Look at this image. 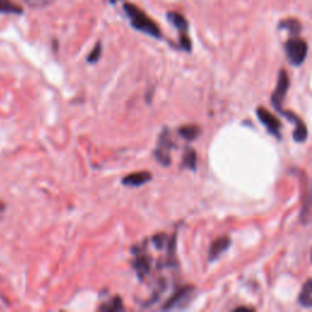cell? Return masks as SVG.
Returning a JSON list of instances; mask_svg holds the SVG:
<instances>
[{"label":"cell","mask_w":312,"mask_h":312,"mask_svg":"<svg viewBox=\"0 0 312 312\" xmlns=\"http://www.w3.org/2000/svg\"><path fill=\"white\" fill-rule=\"evenodd\" d=\"M289 84H290V81H289L288 73H286V71L282 70L279 72V77H278L276 90H274L273 94L271 96L272 104L274 105V107H276L278 111H282V103L284 100L286 92L289 89Z\"/></svg>","instance_id":"6"},{"label":"cell","mask_w":312,"mask_h":312,"mask_svg":"<svg viewBox=\"0 0 312 312\" xmlns=\"http://www.w3.org/2000/svg\"><path fill=\"white\" fill-rule=\"evenodd\" d=\"M167 20H169L178 31H181V32L186 33L187 30H188V21H187L186 18H184L183 15H181V14L169 13L167 14Z\"/></svg>","instance_id":"12"},{"label":"cell","mask_w":312,"mask_h":312,"mask_svg":"<svg viewBox=\"0 0 312 312\" xmlns=\"http://www.w3.org/2000/svg\"><path fill=\"white\" fill-rule=\"evenodd\" d=\"M174 146L171 135H170L169 129L165 128L160 134L158 140V146H156L154 155L159 164L163 166H169L171 164V150Z\"/></svg>","instance_id":"3"},{"label":"cell","mask_w":312,"mask_h":312,"mask_svg":"<svg viewBox=\"0 0 312 312\" xmlns=\"http://www.w3.org/2000/svg\"><path fill=\"white\" fill-rule=\"evenodd\" d=\"M201 129L198 126H194V124H191V126H183L180 128V134L182 135L184 139L187 140H194L199 137Z\"/></svg>","instance_id":"15"},{"label":"cell","mask_w":312,"mask_h":312,"mask_svg":"<svg viewBox=\"0 0 312 312\" xmlns=\"http://www.w3.org/2000/svg\"><path fill=\"white\" fill-rule=\"evenodd\" d=\"M54 0H26V3L32 8H44L52 4Z\"/></svg>","instance_id":"20"},{"label":"cell","mask_w":312,"mask_h":312,"mask_svg":"<svg viewBox=\"0 0 312 312\" xmlns=\"http://www.w3.org/2000/svg\"><path fill=\"white\" fill-rule=\"evenodd\" d=\"M24 9L11 0H0V14H13V15H21Z\"/></svg>","instance_id":"13"},{"label":"cell","mask_w":312,"mask_h":312,"mask_svg":"<svg viewBox=\"0 0 312 312\" xmlns=\"http://www.w3.org/2000/svg\"><path fill=\"white\" fill-rule=\"evenodd\" d=\"M299 302L303 307H312V279H308L303 284L299 295Z\"/></svg>","instance_id":"11"},{"label":"cell","mask_w":312,"mask_h":312,"mask_svg":"<svg viewBox=\"0 0 312 312\" xmlns=\"http://www.w3.org/2000/svg\"><path fill=\"white\" fill-rule=\"evenodd\" d=\"M311 261H312V254H311Z\"/></svg>","instance_id":"22"},{"label":"cell","mask_w":312,"mask_h":312,"mask_svg":"<svg viewBox=\"0 0 312 312\" xmlns=\"http://www.w3.org/2000/svg\"><path fill=\"white\" fill-rule=\"evenodd\" d=\"M99 310L106 311V312H118V311H123L124 306H123V302H122L121 297L116 296V297H113V299L109 300L107 302H104L103 305L99 307Z\"/></svg>","instance_id":"14"},{"label":"cell","mask_w":312,"mask_h":312,"mask_svg":"<svg viewBox=\"0 0 312 312\" xmlns=\"http://www.w3.org/2000/svg\"><path fill=\"white\" fill-rule=\"evenodd\" d=\"M285 53L294 66H300L307 55V44L300 38H293L285 43Z\"/></svg>","instance_id":"2"},{"label":"cell","mask_w":312,"mask_h":312,"mask_svg":"<svg viewBox=\"0 0 312 312\" xmlns=\"http://www.w3.org/2000/svg\"><path fill=\"white\" fill-rule=\"evenodd\" d=\"M231 243H232L231 238L227 237V235L218 238V239L215 240V242L211 244V248H210V250H209L210 261H214V260L218 259V257L222 255V252H225L227 249L229 248Z\"/></svg>","instance_id":"9"},{"label":"cell","mask_w":312,"mask_h":312,"mask_svg":"<svg viewBox=\"0 0 312 312\" xmlns=\"http://www.w3.org/2000/svg\"><path fill=\"white\" fill-rule=\"evenodd\" d=\"M195 288L192 285H187L181 288L180 290L176 291V293L170 297L167 301L164 303V306L161 308L163 310H175V308H183L186 307V305H188L191 301L192 296L194 295Z\"/></svg>","instance_id":"4"},{"label":"cell","mask_w":312,"mask_h":312,"mask_svg":"<svg viewBox=\"0 0 312 312\" xmlns=\"http://www.w3.org/2000/svg\"><path fill=\"white\" fill-rule=\"evenodd\" d=\"M280 112H282V115H284L289 121L294 122V124H295V129L293 132L294 140L297 141V143H302V141H305L306 138H307V128H306V124L303 123L302 120H300V118L297 117L295 113L290 112V111H284V110H282Z\"/></svg>","instance_id":"8"},{"label":"cell","mask_w":312,"mask_h":312,"mask_svg":"<svg viewBox=\"0 0 312 312\" xmlns=\"http://www.w3.org/2000/svg\"><path fill=\"white\" fill-rule=\"evenodd\" d=\"M124 11L127 16L130 19V24L137 31L145 33V35L154 37V38H161V31L158 25L152 21L151 19L147 18L146 14L140 9H138L135 5L126 4L124 5Z\"/></svg>","instance_id":"1"},{"label":"cell","mask_w":312,"mask_h":312,"mask_svg":"<svg viewBox=\"0 0 312 312\" xmlns=\"http://www.w3.org/2000/svg\"><path fill=\"white\" fill-rule=\"evenodd\" d=\"M118 0H110V3H111V4H115V3H117Z\"/></svg>","instance_id":"21"},{"label":"cell","mask_w":312,"mask_h":312,"mask_svg":"<svg viewBox=\"0 0 312 312\" xmlns=\"http://www.w3.org/2000/svg\"><path fill=\"white\" fill-rule=\"evenodd\" d=\"M152 178V175L150 172L141 171V172H134L130 174L122 180V183L127 187H140L143 184L150 182Z\"/></svg>","instance_id":"10"},{"label":"cell","mask_w":312,"mask_h":312,"mask_svg":"<svg viewBox=\"0 0 312 312\" xmlns=\"http://www.w3.org/2000/svg\"><path fill=\"white\" fill-rule=\"evenodd\" d=\"M133 251H134L135 255V259L133 261V268L137 272L139 279H144L150 273V269H151V259L144 251V246L134 248Z\"/></svg>","instance_id":"5"},{"label":"cell","mask_w":312,"mask_h":312,"mask_svg":"<svg viewBox=\"0 0 312 312\" xmlns=\"http://www.w3.org/2000/svg\"><path fill=\"white\" fill-rule=\"evenodd\" d=\"M280 28H284V30H288L290 35H299L300 31H301V26H300L299 21L294 19H289L285 20V21L280 22Z\"/></svg>","instance_id":"16"},{"label":"cell","mask_w":312,"mask_h":312,"mask_svg":"<svg viewBox=\"0 0 312 312\" xmlns=\"http://www.w3.org/2000/svg\"><path fill=\"white\" fill-rule=\"evenodd\" d=\"M257 116H259L260 121L267 127V129L272 134L277 135V137H280V127H282V123L280 121L278 120L274 115H272L268 110H266L265 107H259L257 109Z\"/></svg>","instance_id":"7"},{"label":"cell","mask_w":312,"mask_h":312,"mask_svg":"<svg viewBox=\"0 0 312 312\" xmlns=\"http://www.w3.org/2000/svg\"><path fill=\"white\" fill-rule=\"evenodd\" d=\"M197 161H198L197 152H195L193 149L187 150L183 158V165L188 167V169L193 170V171H195V169H197Z\"/></svg>","instance_id":"17"},{"label":"cell","mask_w":312,"mask_h":312,"mask_svg":"<svg viewBox=\"0 0 312 312\" xmlns=\"http://www.w3.org/2000/svg\"><path fill=\"white\" fill-rule=\"evenodd\" d=\"M100 56H101V43L99 42V43H96L94 49H93L89 55H88L87 60L89 64H94V62H96L99 59H100Z\"/></svg>","instance_id":"18"},{"label":"cell","mask_w":312,"mask_h":312,"mask_svg":"<svg viewBox=\"0 0 312 312\" xmlns=\"http://www.w3.org/2000/svg\"><path fill=\"white\" fill-rule=\"evenodd\" d=\"M180 44H181V48H182L183 50H186V52H191L192 50V42L186 33H182V36H181Z\"/></svg>","instance_id":"19"}]
</instances>
